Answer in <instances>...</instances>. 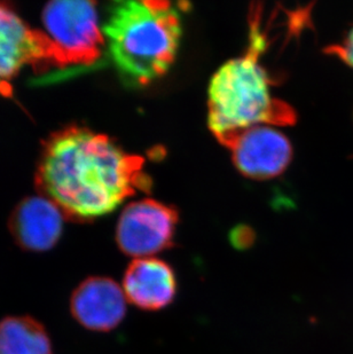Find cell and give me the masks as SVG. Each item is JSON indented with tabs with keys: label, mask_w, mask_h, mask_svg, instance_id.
<instances>
[{
	"label": "cell",
	"mask_w": 353,
	"mask_h": 354,
	"mask_svg": "<svg viewBox=\"0 0 353 354\" xmlns=\"http://www.w3.org/2000/svg\"><path fill=\"white\" fill-rule=\"evenodd\" d=\"M37 184L64 214L90 221L115 210L152 186L145 160L129 154L104 134L68 127L48 139Z\"/></svg>",
	"instance_id": "6da1fadb"
},
{
	"label": "cell",
	"mask_w": 353,
	"mask_h": 354,
	"mask_svg": "<svg viewBox=\"0 0 353 354\" xmlns=\"http://www.w3.org/2000/svg\"><path fill=\"white\" fill-rule=\"evenodd\" d=\"M260 19V14H251L246 53L223 64L209 85L208 123L223 146L248 127L296 122L293 108L271 93L270 77L260 64L266 46Z\"/></svg>",
	"instance_id": "7a4b0ae2"
},
{
	"label": "cell",
	"mask_w": 353,
	"mask_h": 354,
	"mask_svg": "<svg viewBox=\"0 0 353 354\" xmlns=\"http://www.w3.org/2000/svg\"><path fill=\"white\" fill-rule=\"evenodd\" d=\"M102 31L118 74L134 86H145L174 64L181 38L179 8L169 1H118Z\"/></svg>",
	"instance_id": "3957f363"
},
{
	"label": "cell",
	"mask_w": 353,
	"mask_h": 354,
	"mask_svg": "<svg viewBox=\"0 0 353 354\" xmlns=\"http://www.w3.org/2000/svg\"><path fill=\"white\" fill-rule=\"evenodd\" d=\"M43 24L57 50L61 67L67 64L91 66L104 50V31L92 1H51L44 7Z\"/></svg>",
	"instance_id": "277c9868"
},
{
	"label": "cell",
	"mask_w": 353,
	"mask_h": 354,
	"mask_svg": "<svg viewBox=\"0 0 353 354\" xmlns=\"http://www.w3.org/2000/svg\"><path fill=\"white\" fill-rule=\"evenodd\" d=\"M176 211L155 200L138 201L124 209L117 224L116 242L124 254L150 258L172 245Z\"/></svg>",
	"instance_id": "5b68a950"
},
{
	"label": "cell",
	"mask_w": 353,
	"mask_h": 354,
	"mask_svg": "<svg viewBox=\"0 0 353 354\" xmlns=\"http://www.w3.org/2000/svg\"><path fill=\"white\" fill-rule=\"evenodd\" d=\"M61 67L59 55L47 35L34 30L19 15L0 3V94L10 97L12 80L27 66Z\"/></svg>",
	"instance_id": "8992f818"
},
{
	"label": "cell",
	"mask_w": 353,
	"mask_h": 354,
	"mask_svg": "<svg viewBox=\"0 0 353 354\" xmlns=\"http://www.w3.org/2000/svg\"><path fill=\"white\" fill-rule=\"evenodd\" d=\"M235 167L253 179H270L286 170L293 149L284 134L267 125L248 127L225 144Z\"/></svg>",
	"instance_id": "52a82bcc"
},
{
	"label": "cell",
	"mask_w": 353,
	"mask_h": 354,
	"mask_svg": "<svg viewBox=\"0 0 353 354\" xmlns=\"http://www.w3.org/2000/svg\"><path fill=\"white\" fill-rule=\"evenodd\" d=\"M71 311L84 328L106 333L123 321L127 297L123 289L109 277H87L71 295Z\"/></svg>",
	"instance_id": "ba28073f"
},
{
	"label": "cell",
	"mask_w": 353,
	"mask_h": 354,
	"mask_svg": "<svg viewBox=\"0 0 353 354\" xmlns=\"http://www.w3.org/2000/svg\"><path fill=\"white\" fill-rule=\"evenodd\" d=\"M64 211L46 196L28 197L13 211L10 228L14 240L26 250H50L60 240Z\"/></svg>",
	"instance_id": "9c48e42d"
},
{
	"label": "cell",
	"mask_w": 353,
	"mask_h": 354,
	"mask_svg": "<svg viewBox=\"0 0 353 354\" xmlns=\"http://www.w3.org/2000/svg\"><path fill=\"white\" fill-rule=\"evenodd\" d=\"M123 290L137 308L159 311L176 297V274L170 265L157 258L134 259L124 274Z\"/></svg>",
	"instance_id": "30bf717a"
},
{
	"label": "cell",
	"mask_w": 353,
	"mask_h": 354,
	"mask_svg": "<svg viewBox=\"0 0 353 354\" xmlns=\"http://www.w3.org/2000/svg\"><path fill=\"white\" fill-rule=\"evenodd\" d=\"M0 354H53L43 324L31 317L0 320Z\"/></svg>",
	"instance_id": "8fae6325"
},
{
	"label": "cell",
	"mask_w": 353,
	"mask_h": 354,
	"mask_svg": "<svg viewBox=\"0 0 353 354\" xmlns=\"http://www.w3.org/2000/svg\"><path fill=\"white\" fill-rule=\"evenodd\" d=\"M327 53L334 54L335 57H340L344 64L353 68V28L343 40V43L330 46L327 50Z\"/></svg>",
	"instance_id": "7c38bea8"
}]
</instances>
